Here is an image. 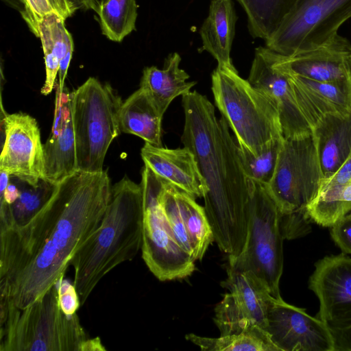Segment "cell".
Listing matches in <instances>:
<instances>
[{
  "mask_svg": "<svg viewBox=\"0 0 351 351\" xmlns=\"http://www.w3.org/2000/svg\"><path fill=\"white\" fill-rule=\"evenodd\" d=\"M251 202L247 234L243 248L229 267L250 271L263 280L271 294L282 298L280 280L283 270L282 237L280 212L267 186L249 182Z\"/></svg>",
  "mask_w": 351,
  "mask_h": 351,
  "instance_id": "52a82bcc",
  "label": "cell"
},
{
  "mask_svg": "<svg viewBox=\"0 0 351 351\" xmlns=\"http://www.w3.org/2000/svg\"><path fill=\"white\" fill-rule=\"evenodd\" d=\"M58 289V300L61 309L66 315L76 313L81 304L80 297L75 286L60 280Z\"/></svg>",
  "mask_w": 351,
  "mask_h": 351,
  "instance_id": "d590c367",
  "label": "cell"
},
{
  "mask_svg": "<svg viewBox=\"0 0 351 351\" xmlns=\"http://www.w3.org/2000/svg\"><path fill=\"white\" fill-rule=\"evenodd\" d=\"M123 101L109 84L89 77L70 93L77 169L104 171L107 151L121 133L119 112Z\"/></svg>",
  "mask_w": 351,
  "mask_h": 351,
  "instance_id": "8992f818",
  "label": "cell"
},
{
  "mask_svg": "<svg viewBox=\"0 0 351 351\" xmlns=\"http://www.w3.org/2000/svg\"><path fill=\"white\" fill-rule=\"evenodd\" d=\"M57 12L64 17V12L60 0H50ZM65 19V18H64Z\"/></svg>",
  "mask_w": 351,
  "mask_h": 351,
  "instance_id": "ab89813d",
  "label": "cell"
},
{
  "mask_svg": "<svg viewBox=\"0 0 351 351\" xmlns=\"http://www.w3.org/2000/svg\"><path fill=\"white\" fill-rule=\"evenodd\" d=\"M176 194L193 252V258L202 260L210 244L215 241L213 232L204 207L194 197L176 187Z\"/></svg>",
  "mask_w": 351,
  "mask_h": 351,
  "instance_id": "83f0119b",
  "label": "cell"
},
{
  "mask_svg": "<svg viewBox=\"0 0 351 351\" xmlns=\"http://www.w3.org/2000/svg\"><path fill=\"white\" fill-rule=\"evenodd\" d=\"M211 77L215 104L238 145L258 155L271 141L284 138L278 107L269 95L237 69L217 66Z\"/></svg>",
  "mask_w": 351,
  "mask_h": 351,
  "instance_id": "5b68a950",
  "label": "cell"
},
{
  "mask_svg": "<svg viewBox=\"0 0 351 351\" xmlns=\"http://www.w3.org/2000/svg\"><path fill=\"white\" fill-rule=\"evenodd\" d=\"M104 351L105 347L101 343L100 338L97 337L93 339H87L82 346L81 351Z\"/></svg>",
  "mask_w": 351,
  "mask_h": 351,
  "instance_id": "74e56055",
  "label": "cell"
},
{
  "mask_svg": "<svg viewBox=\"0 0 351 351\" xmlns=\"http://www.w3.org/2000/svg\"><path fill=\"white\" fill-rule=\"evenodd\" d=\"M247 80L276 104L284 138L311 135V130L296 103L289 77L273 65L269 48L256 49Z\"/></svg>",
  "mask_w": 351,
  "mask_h": 351,
  "instance_id": "9a60e30c",
  "label": "cell"
},
{
  "mask_svg": "<svg viewBox=\"0 0 351 351\" xmlns=\"http://www.w3.org/2000/svg\"><path fill=\"white\" fill-rule=\"evenodd\" d=\"M136 0H101L96 12L102 34L120 43L136 29L138 16Z\"/></svg>",
  "mask_w": 351,
  "mask_h": 351,
  "instance_id": "f546056e",
  "label": "cell"
},
{
  "mask_svg": "<svg viewBox=\"0 0 351 351\" xmlns=\"http://www.w3.org/2000/svg\"><path fill=\"white\" fill-rule=\"evenodd\" d=\"M143 221L141 185L125 176L112 186L99 228L71 262L74 269L73 285L81 304L103 277L119 265L132 261L141 250Z\"/></svg>",
  "mask_w": 351,
  "mask_h": 351,
  "instance_id": "3957f363",
  "label": "cell"
},
{
  "mask_svg": "<svg viewBox=\"0 0 351 351\" xmlns=\"http://www.w3.org/2000/svg\"><path fill=\"white\" fill-rule=\"evenodd\" d=\"M63 11L65 14H69L72 12L73 6L69 0H60Z\"/></svg>",
  "mask_w": 351,
  "mask_h": 351,
  "instance_id": "f35d334b",
  "label": "cell"
},
{
  "mask_svg": "<svg viewBox=\"0 0 351 351\" xmlns=\"http://www.w3.org/2000/svg\"><path fill=\"white\" fill-rule=\"evenodd\" d=\"M306 211L317 224L323 227L333 226L351 212V179L343 184L319 186Z\"/></svg>",
  "mask_w": 351,
  "mask_h": 351,
  "instance_id": "484cf974",
  "label": "cell"
},
{
  "mask_svg": "<svg viewBox=\"0 0 351 351\" xmlns=\"http://www.w3.org/2000/svg\"><path fill=\"white\" fill-rule=\"evenodd\" d=\"M71 5L77 10L78 9L93 10L97 12L99 2L98 0H69Z\"/></svg>",
  "mask_w": 351,
  "mask_h": 351,
  "instance_id": "8d00e7d4",
  "label": "cell"
},
{
  "mask_svg": "<svg viewBox=\"0 0 351 351\" xmlns=\"http://www.w3.org/2000/svg\"><path fill=\"white\" fill-rule=\"evenodd\" d=\"M43 178L57 184L77 169L75 134L71 118L70 93H64L63 116L60 126L51 129L43 145Z\"/></svg>",
  "mask_w": 351,
  "mask_h": 351,
  "instance_id": "d6986e66",
  "label": "cell"
},
{
  "mask_svg": "<svg viewBox=\"0 0 351 351\" xmlns=\"http://www.w3.org/2000/svg\"><path fill=\"white\" fill-rule=\"evenodd\" d=\"M23 6L21 14L29 29L36 36L40 20L47 14L57 12L50 0H20Z\"/></svg>",
  "mask_w": 351,
  "mask_h": 351,
  "instance_id": "836d02e7",
  "label": "cell"
},
{
  "mask_svg": "<svg viewBox=\"0 0 351 351\" xmlns=\"http://www.w3.org/2000/svg\"><path fill=\"white\" fill-rule=\"evenodd\" d=\"M65 19L58 12L45 15L39 22L37 37L40 38L46 69V80L41 93L47 95L53 90L60 60L73 44L72 36L65 27Z\"/></svg>",
  "mask_w": 351,
  "mask_h": 351,
  "instance_id": "cb8c5ba5",
  "label": "cell"
},
{
  "mask_svg": "<svg viewBox=\"0 0 351 351\" xmlns=\"http://www.w3.org/2000/svg\"><path fill=\"white\" fill-rule=\"evenodd\" d=\"M185 338L204 351H279L267 332L259 327L217 338L193 333L187 334Z\"/></svg>",
  "mask_w": 351,
  "mask_h": 351,
  "instance_id": "4316f807",
  "label": "cell"
},
{
  "mask_svg": "<svg viewBox=\"0 0 351 351\" xmlns=\"http://www.w3.org/2000/svg\"><path fill=\"white\" fill-rule=\"evenodd\" d=\"M308 288L319 301L317 317L322 321L351 306V258L342 253L319 260Z\"/></svg>",
  "mask_w": 351,
  "mask_h": 351,
  "instance_id": "ac0fdd59",
  "label": "cell"
},
{
  "mask_svg": "<svg viewBox=\"0 0 351 351\" xmlns=\"http://www.w3.org/2000/svg\"><path fill=\"white\" fill-rule=\"evenodd\" d=\"M323 178L332 175L351 152V113L326 114L311 129Z\"/></svg>",
  "mask_w": 351,
  "mask_h": 351,
  "instance_id": "ffe728a7",
  "label": "cell"
},
{
  "mask_svg": "<svg viewBox=\"0 0 351 351\" xmlns=\"http://www.w3.org/2000/svg\"><path fill=\"white\" fill-rule=\"evenodd\" d=\"M106 171L77 170L58 182L23 225L0 226V307L24 309L63 279L99 228L111 196Z\"/></svg>",
  "mask_w": 351,
  "mask_h": 351,
  "instance_id": "6da1fadb",
  "label": "cell"
},
{
  "mask_svg": "<svg viewBox=\"0 0 351 351\" xmlns=\"http://www.w3.org/2000/svg\"><path fill=\"white\" fill-rule=\"evenodd\" d=\"M270 56L285 73L320 82L351 81V43L337 33L314 49L289 56L270 49Z\"/></svg>",
  "mask_w": 351,
  "mask_h": 351,
  "instance_id": "5bb4252c",
  "label": "cell"
},
{
  "mask_svg": "<svg viewBox=\"0 0 351 351\" xmlns=\"http://www.w3.org/2000/svg\"><path fill=\"white\" fill-rule=\"evenodd\" d=\"M143 258L161 281L184 278L195 269V261L177 243L164 206L167 182L145 165L142 171Z\"/></svg>",
  "mask_w": 351,
  "mask_h": 351,
  "instance_id": "ba28073f",
  "label": "cell"
},
{
  "mask_svg": "<svg viewBox=\"0 0 351 351\" xmlns=\"http://www.w3.org/2000/svg\"><path fill=\"white\" fill-rule=\"evenodd\" d=\"M285 74L298 106L311 130L326 114L351 113V81L320 82Z\"/></svg>",
  "mask_w": 351,
  "mask_h": 351,
  "instance_id": "2e32d148",
  "label": "cell"
},
{
  "mask_svg": "<svg viewBox=\"0 0 351 351\" xmlns=\"http://www.w3.org/2000/svg\"><path fill=\"white\" fill-rule=\"evenodd\" d=\"M247 16L254 38L266 40L276 29L298 0H237Z\"/></svg>",
  "mask_w": 351,
  "mask_h": 351,
  "instance_id": "f1b7e54d",
  "label": "cell"
},
{
  "mask_svg": "<svg viewBox=\"0 0 351 351\" xmlns=\"http://www.w3.org/2000/svg\"><path fill=\"white\" fill-rule=\"evenodd\" d=\"M56 184L40 178L36 186L20 179V194L11 204L1 203L0 226L23 225L47 203Z\"/></svg>",
  "mask_w": 351,
  "mask_h": 351,
  "instance_id": "d4e9b609",
  "label": "cell"
},
{
  "mask_svg": "<svg viewBox=\"0 0 351 351\" xmlns=\"http://www.w3.org/2000/svg\"><path fill=\"white\" fill-rule=\"evenodd\" d=\"M330 235L343 253L351 254V212L330 227Z\"/></svg>",
  "mask_w": 351,
  "mask_h": 351,
  "instance_id": "e575fe53",
  "label": "cell"
},
{
  "mask_svg": "<svg viewBox=\"0 0 351 351\" xmlns=\"http://www.w3.org/2000/svg\"><path fill=\"white\" fill-rule=\"evenodd\" d=\"M323 174L312 135L284 139L272 179L266 185L280 216L307 212Z\"/></svg>",
  "mask_w": 351,
  "mask_h": 351,
  "instance_id": "9c48e42d",
  "label": "cell"
},
{
  "mask_svg": "<svg viewBox=\"0 0 351 351\" xmlns=\"http://www.w3.org/2000/svg\"><path fill=\"white\" fill-rule=\"evenodd\" d=\"M163 206L177 243L194 260L193 249L176 197V187L169 182L163 195Z\"/></svg>",
  "mask_w": 351,
  "mask_h": 351,
  "instance_id": "1f68e13d",
  "label": "cell"
},
{
  "mask_svg": "<svg viewBox=\"0 0 351 351\" xmlns=\"http://www.w3.org/2000/svg\"><path fill=\"white\" fill-rule=\"evenodd\" d=\"M180 56L174 52L166 58L162 69L152 66L143 70L140 88L145 90L162 114L176 97L188 93L196 84L195 81L187 82L190 76L180 68Z\"/></svg>",
  "mask_w": 351,
  "mask_h": 351,
  "instance_id": "7402d4cb",
  "label": "cell"
},
{
  "mask_svg": "<svg viewBox=\"0 0 351 351\" xmlns=\"http://www.w3.org/2000/svg\"><path fill=\"white\" fill-rule=\"evenodd\" d=\"M323 322L330 333L333 351H351V306Z\"/></svg>",
  "mask_w": 351,
  "mask_h": 351,
  "instance_id": "d6a6232c",
  "label": "cell"
},
{
  "mask_svg": "<svg viewBox=\"0 0 351 351\" xmlns=\"http://www.w3.org/2000/svg\"><path fill=\"white\" fill-rule=\"evenodd\" d=\"M0 170L36 186L43 178L44 152L37 121L25 113L5 114Z\"/></svg>",
  "mask_w": 351,
  "mask_h": 351,
  "instance_id": "7c38bea8",
  "label": "cell"
},
{
  "mask_svg": "<svg viewBox=\"0 0 351 351\" xmlns=\"http://www.w3.org/2000/svg\"><path fill=\"white\" fill-rule=\"evenodd\" d=\"M351 17V0H298L266 47L285 56L319 47Z\"/></svg>",
  "mask_w": 351,
  "mask_h": 351,
  "instance_id": "30bf717a",
  "label": "cell"
},
{
  "mask_svg": "<svg viewBox=\"0 0 351 351\" xmlns=\"http://www.w3.org/2000/svg\"><path fill=\"white\" fill-rule=\"evenodd\" d=\"M266 331L279 351H333L324 322L282 298L272 299Z\"/></svg>",
  "mask_w": 351,
  "mask_h": 351,
  "instance_id": "4fadbf2b",
  "label": "cell"
},
{
  "mask_svg": "<svg viewBox=\"0 0 351 351\" xmlns=\"http://www.w3.org/2000/svg\"><path fill=\"white\" fill-rule=\"evenodd\" d=\"M221 286L229 291L215 308L214 322L220 335L259 327L266 330L267 312L274 298L265 282L250 271L227 267Z\"/></svg>",
  "mask_w": 351,
  "mask_h": 351,
  "instance_id": "8fae6325",
  "label": "cell"
},
{
  "mask_svg": "<svg viewBox=\"0 0 351 351\" xmlns=\"http://www.w3.org/2000/svg\"><path fill=\"white\" fill-rule=\"evenodd\" d=\"M162 114L141 88L123 101L119 112L122 132L141 138L145 143L162 146Z\"/></svg>",
  "mask_w": 351,
  "mask_h": 351,
  "instance_id": "603a6c76",
  "label": "cell"
},
{
  "mask_svg": "<svg viewBox=\"0 0 351 351\" xmlns=\"http://www.w3.org/2000/svg\"><path fill=\"white\" fill-rule=\"evenodd\" d=\"M237 20L232 0H212L207 18L199 34L202 49L217 61V66L236 69L232 63L230 51Z\"/></svg>",
  "mask_w": 351,
  "mask_h": 351,
  "instance_id": "44dd1931",
  "label": "cell"
},
{
  "mask_svg": "<svg viewBox=\"0 0 351 351\" xmlns=\"http://www.w3.org/2000/svg\"><path fill=\"white\" fill-rule=\"evenodd\" d=\"M141 155L145 165L156 175L195 199L207 193L208 186L188 147L169 149L145 143Z\"/></svg>",
  "mask_w": 351,
  "mask_h": 351,
  "instance_id": "e0dca14e",
  "label": "cell"
},
{
  "mask_svg": "<svg viewBox=\"0 0 351 351\" xmlns=\"http://www.w3.org/2000/svg\"><path fill=\"white\" fill-rule=\"evenodd\" d=\"M182 97L184 125L181 141L193 153L208 186L204 207L215 241L232 261L246 241L251 202L238 144L205 95L195 90Z\"/></svg>",
  "mask_w": 351,
  "mask_h": 351,
  "instance_id": "7a4b0ae2",
  "label": "cell"
},
{
  "mask_svg": "<svg viewBox=\"0 0 351 351\" xmlns=\"http://www.w3.org/2000/svg\"><path fill=\"white\" fill-rule=\"evenodd\" d=\"M284 138L271 141L258 155L253 154L238 145L239 154L245 174L249 182L267 185L275 172Z\"/></svg>",
  "mask_w": 351,
  "mask_h": 351,
  "instance_id": "4dcf8cb0",
  "label": "cell"
},
{
  "mask_svg": "<svg viewBox=\"0 0 351 351\" xmlns=\"http://www.w3.org/2000/svg\"><path fill=\"white\" fill-rule=\"evenodd\" d=\"M0 315V351H81L89 338L77 314L61 309L57 285L24 309Z\"/></svg>",
  "mask_w": 351,
  "mask_h": 351,
  "instance_id": "277c9868",
  "label": "cell"
}]
</instances>
